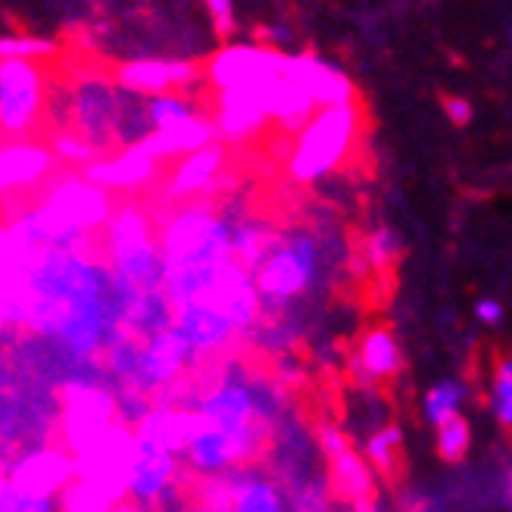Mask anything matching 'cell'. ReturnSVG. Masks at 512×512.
<instances>
[{"mask_svg":"<svg viewBox=\"0 0 512 512\" xmlns=\"http://www.w3.org/2000/svg\"><path fill=\"white\" fill-rule=\"evenodd\" d=\"M444 113L450 116V122L453 125H466L469 119H472V107H469V100H463V97H453V94H447L444 100Z\"/></svg>","mask_w":512,"mask_h":512,"instance_id":"obj_28","label":"cell"},{"mask_svg":"<svg viewBox=\"0 0 512 512\" xmlns=\"http://www.w3.org/2000/svg\"><path fill=\"white\" fill-rule=\"evenodd\" d=\"M400 253V244H397V235L391 232V228H378V232L369 238V260L372 266L378 269H388Z\"/></svg>","mask_w":512,"mask_h":512,"instance_id":"obj_25","label":"cell"},{"mask_svg":"<svg viewBox=\"0 0 512 512\" xmlns=\"http://www.w3.org/2000/svg\"><path fill=\"white\" fill-rule=\"evenodd\" d=\"M216 138H219L216 122L200 113H191L166 128H153V132H147L141 141L157 153V160H169V157H185V153L210 144Z\"/></svg>","mask_w":512,"mask_h":512,"instance_id":"obj_18","label":"cell"},{"mask_svg":"<svg viewBox=\"0 0 512 512\" xmlns=\"http://www.w3.org/2000/svg\"><path fill=\"white\" fill-rule=\"evenodd\" d=\"M491 409L500 425L512 428V381L494 375V391H491Z\"/></svg>","mask_w":512,"mask_h":512,"instance_id":"obj_26","label":"cell"},{"mask_svg":"<svg viewBox=\"0 0 512 512\" xmlns=\"http://www.w3.org/2000/svg\"><path fill=\"white\" fill-rule=\"evenodd\" d=\"M54 44L44 38H0V60L19 57V60H44L54 54Z\"/></svg>","mask_w":512,"mask_h":512,"instance_id":"obj_24","label":"cell"},{"mask_svg":"<svg viewBox=\"0 0 512 512\" xmlns=\"http://www.w3.org/2000/svg\"><path fill=\"white\" fill-rule=\"evenodd\" d=\"M434 431H438V456L444 463H459V459H466L469 444H472V431L463 416L456 413V416L444 419Z\"/></svg>","mask_w":512,"mask_h":512,"instance_id":"obj_22","label":"cell"},{"mask_svg":"<svg viewBox=\"0 0 512 512\" xmlns=\"http://www.w3.org/2000/svg\"><path fill=\"white\" fill-rule=\"evenodd\" d=\"M191 353L194 350H191L188 338L175 325L153 331V335H147V344L135 350L128 384H132V388H141V391L169 384L185 372V363Z\"/></svg>","mask_w":512,"mask_h":512,"instance_id":"obj_9","label":"cell"},{"mask_svg":"<svg viewBox=\"0 0 512 512\" xmlns=\"http://www.w3.org/2000/svg\"><path fill=\"white\" fill-rule=\"evenodd\" d=\"M207 506L241 509V512H275L281 509V494L272 481L241 466L225 469L207 478Z\"/></svg>","mask_w":512,"mask_h":512,"instance_id":"obj_11","label":"cell"},{"mask_svg":"<svg viewBox=\"0 0 512 512\" xmlns=\"http://www.w3.org/2000/svg\"><path fill=\"white\" fill-rule=\"evenodd\" d=\"M60 422H63V438L72 456H79L116 422V403L104 388H97V384L69 381L63 388Z\"/></svg>","mask_w":512,"mask_h":512,"instance_id":"obj_6","label":"cell"},{"mask_svg":"<svg viewBox=\"0 0 512 512\" xmlns=\"http://www.w3.org/2000/svg\"><path fill=\"white\" fill-rule=\"evenodd\" d=\"M356 128H360L356 104H335L313 113L297 135V144L288 160V175L294 182L306 185L335 172L353 147Z\"/></svg>","mask_w":512,"mask_h":512,"instance_id":"obj_1","label":"cell"},{"mask_svg":"<svg viewBox=\"0 0 512 512\" xmlns=\"http://www.w3.org/2000/svg\"><path fill=\"white\" fill-rule=\"evenodd\" d=\"M463 394H466V388L459 381H441V384H434V388L425 394V403H422L425 422L431 428H438L444 419L456 416L459 413V403H463Z\"/></svg>","mask_w":512,"mask_h":512,"instance_id":"obj_21","label":"cell"},{"mask_svg":"<svg viewBox=\"0 0 512 512\" xmlns=\"http://www.w3.org/2000/svg\"><path fill=\"white\" fill-rule=\"evenodd\" d=\"M316 272V241L306 235H294L269 247V253L253 266V281L260 300L285 303L306 291Z\"/></svg>","mask_w":512,"mask_h":512,"instance_id":"obj_4","label":"cell"},{"mask_svg":"<svg viewBox=\"0 0 512 512\" xmlns=\"http://www.w3.org/2000/svg\"><path fill=\"white\" fill-rule=\"evenodd\" d=\"M356 369L366 378H394L403 372V353L391 331L384 328L369 331L360 350H356Z\"/></svg>","mask_w":512,"mask_h":512,"instance_id":"obj_19","label":"cell"},{"mask_svg":"<svg viewBox=\"0 0 512 512\" xmlns=\"http://www.w3.org/2000/svg\"><path fill=\"white\" fill-rule=\"evenodd\" d=\"M319 447L328 456V488L335 497L356 509H369L375 503V475L366 459L350 447L338 428L325 425L319 431Z\"/></svg>","mask_w":512,"mask_h":512,"instance_id":"obj_7","label":"cell"},{"mask_svg":"<svg viewBox=\"0 0 512 512\" xmlns=\"http://www.w3.org/2000/svg\"><path fill=\"white\" fill-rule=\"evenodd\" d=\"M57 153L54 147L38 144V141H22L13 138L0 144V194L29 188L54 169Z\"/></svg>","mask_w":512,"mask_h":512,"instance_id":"obj_15","label":"cell"},{"mask_svg":"<svg viewBox=\"0 0 512 512\" xmlns=\"http://www.w3.org/2000/svg\"><path fill=\"white\" fill-rule=\"evenodd\" d=\"M366 459L388 478H397L403 472V434L397 425L381 428L372 434V441L366 444Z\"/></svg>","mask_w":512,"mask_h":512,"instance_id":"obj_20","label":"cell"},{"mask_svg":"<svg viewBox=\"0 0 512 512\" xmlns=\"http://www.w3.org/2000/svg\"><path fill=\"white\" fill-rule=\"evenodd\" d=\"M178 456L166 441L144 428L135 431L132 466H128V494L135 500H157L169 491L178 475Z\"/></svg>","mask_w":512,"mask_h":512,"instance_id":"obj_10","label":"cell"},{"mask_svg":"<svg viewBox=\"0 0 512 512\" xmlns=\"http://www.w3.org/2000/svg\"><path fill=\"white\" fill-rule=\"evenodd\" d=\"M509 503H512V475H509Z\"/></svg>","mask_w":512,"mask_h":512,"instance_id":"obj_31","label":"cell"},{"mask_svg":"<svg viewBox=\"0 0 512 512\" xmlns=\"http://www.w3.org/2000/svg\"><path fill=\"white\" fill-rule=\"evenodd\" d=\"M285 75L316 100V107L353 104V82L338 66L319 60L316 54H285Z\"/></svg>","mask_w":512,"mask_h":512,"instance_id":"obj_14","label":"cell"},{"mask_svg":"<svg viewBox=\"0 0 512 512\" xmlns=\"http://www.w3.org/2000/svg\"><path fill=\"white\" fill-rule=\"evenodd\" d=\"M163 275L172 269H191V266H210L232 256V225L207 210H185L178 213L166 235H163Z\"/></svg>","mask_w":512,"mask_h":512,"instance_id":"obj_2","label":"cell"},{"mask_svg":"<svg viewBox=\"0 0 512 512\" xmlns=\"http://www.w3.org/2000/svg\"><path fill=\"white\" fill-rule=\"evenodd\" d=\"M225 166V147L222 141H210L191 153H185L178 169L169 175V185H166V197L172 200H185L200 194L203 188L213 185V178L219 175V169Z\"/></svg>","mask_w":512,"mask_h":512,"instance_id":"obj_17","label":"cell"},{"mask_svg":"<svg viewBox=\"0 0 512 512\" xmlns=\"http://www.w3.org/2000/svg\"><path fill=\"white\" fill-rule=\"evenodd\" d=\"M54 153L66 163H79V166H88L91 160H97V147L91 141H85L79 132H60L54 135Z\"/></svg>","mask_w":512,"mask_h":512,"instance_id":"obj_23","label":"cell"},{"mask_svg":"<svg viewBox=\"0 0 512 512\" xmlns=\"http://www.w3.org/2000/svg\"><path fill=\"white\" fill-rule=\"evenodd\" d=\"M75 475V456L60 450L25 453L7 475L0 509H44Z\"/></svg>","mask_w":512,"mask_h":512,"instance_id":"obj_3","label":"cell"},{"mask_svg":"<svg viewBox=\"0 0 512 512\" xmlns=\"http://www.w3.org/2000/svg\"><path fill=\"white\" fill-rule=\"evenodd\" d=\"M157 153H153L144 141L125 144V150L113 160H91L85 166V178L107 191H132L157 178Z\"/></svg>","mask_w":512,"mask_h":512,"instance_id":"obj_13","label":"cell"},{"mask_svg":"<svg viewBox=\"0 0 512 512\" xmlns=\"http://www.w3.org/2000/svg\"><path fill=\"white\" fill-rule=\"evenodd\" d=\"M122 94L125 88H113L107 79H82L75 85L72 97V113H75V128L85 141H91L97 150L107 141L119 138L122 132Z\"/></svg>","mask_w":512,"mask_h":512,"instance_id":"obj_8","label":"cell"},{"mask_svg":"<svg viewBox=\"0 0 512 512\" xmlns=\"http://www.w3.org/2000/svg\"><path fill=\"white\" fill-rule=\"evenodd\" d=\"M497 378H506V381H512V356H500L497 360V372H494Z\"/></svg>","mask_w":512,"mask_h":512,"instance_id":"obj_30","label":"cell"},{"mask_svg":"<svg viewBox=\"0 0 512 512\" xmlns=\"http://www.w3.org/2000/svg\"><path fill=\"white\" fill-rule=\"evenodd\" d=\"M207 10L210 19L216 25V35L225 38L235 32V10H232V0H207Z\"/></svg>","mask_w":512,"mask_h":512,"instance_id":"obj_27","label":"cell"},{"mask_svg":"<svg viewBox=\"0 0 512 512\" xmlns=\"http://www.w3.org/2000/svg\"><path fill=\"white\" fill-rule=\"evenodd\" d=\"M194 79H197L194 63H166V60H135V63L119 66L116 72V82L125 91L141 94V97L191 85Z\"/></svg>","mask_w":512,"mask_h":512,"instance_id":"obj_16","label":"cell"},{"mask_svg":"<svg viewBox=\"0 0 512 512\" xmlns=\"http://www.w3.org/2000/svg\"><path fill=\"white\" fill-rule=\"evenodd\" d=\"M285 66V54L269 47H253V44H232L222 47L207 66V79L210 85L219 88H232V85H247V82H260L269 75H278Z\"/></svg>","mask_w":512,"mask_h":512,"instance_id":"obj_12","label":"cell"},{"mask_svg":"<svg viewBox=\"0 0 512 512\" xmlns=\"http://www.w3.org/2000/svg\"><path fill=\"white\" fill-rule=\"evenodd\" d=\"M475 316H478V322H484V325H497V322L503 319V306H500L497 300H481V303L475 306Z\"/></svg>","mask_w":512,"mask_h":512,"instance_id":"obj_29","label":"cell"},{"mask_svg":"<svg viewBox=\"0 0 512 512\" xmlns=\"http://www.w3.org/2000/svg\"><path fill=\"white\" fill-rule=\"evenodd\" d=\"M44 110V75L35 60H0V135L22 138Z\"/></svg>","mask_w":512,"mask_h":512,"instance_id":"obj_5","label":"cell"}]
</instances>
